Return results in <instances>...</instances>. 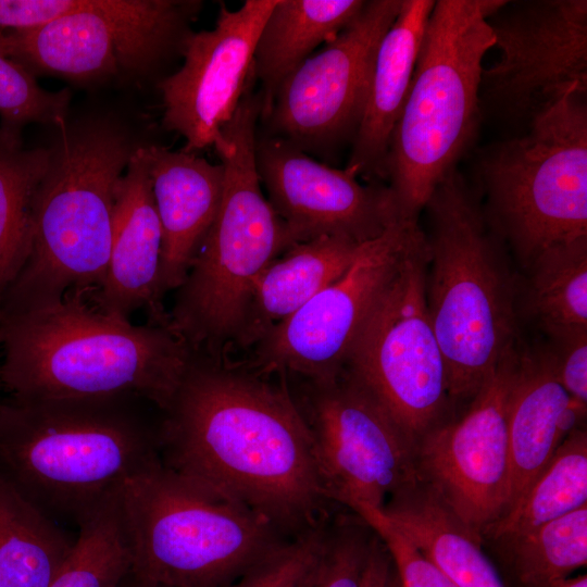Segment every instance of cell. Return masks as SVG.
Instances as JSON below:
<instances>
[{
	"label": "cell",
	"instance_id": "6da1fadb",
	"mask_svg": "<svg viewBox=\"0 0 587 587\" xmlns=\"http://www.w3.org/2000/svg\"><path fill=\"white\" fill-rule=\"evenodd\" d=\"M193 352L162 411L161 462L296 537L328 520L309 426L286 378Z\"/></svg>",
	"mask_w": 587,
	"mask_h": 587
},
{
	"label": "cell",
	"instance_id": "7a4b0ae2",
	"mask_svg": "<svg viewBox=\"0 0 587 587\" xmlns=\"http://www.w3.org/2000/svg\"><path fill=\"white\" fill-rule=\"evenodd\" d=\"M163 412L137 395L0 401V477L76 527L108 495L161 462Z\"/></svg>",
	"mask_w": 587,
	"mask_h": 587
},
{
	"label": "cell",
	"instance_id": "3957f363",
	"mask_svg": "<svg viewBox=\"0 0 587 587\" xmlns=\"http://www.w3.org/2000/svg\"><path fill=\"white\" fill-rule=\"evenodd\" d=\"M0 382L13 397L82 399L137 395L162 411L192 350L170 326L105 313L80 292L0 315Z\"/></svg>",
	"mask_w": 587,
	"mask_h": 587
},
{
	"label": "cell",
	"instance_id": "277c9868",
	"mask_svg": "<svg viewBox=\"0 0 587 587\" xmlns=\"http://www.w3.org/2000/svg\"><path fill=\"white\" fill-rule=\"evenodd\" d=\"M424 210L428 314L451 401L470 402L520 337V275L486 220L482 198L457 168L437 185Z\"/></svg>",
	"mask_w": 587,
	"mask_h": 587
},
{
	"label": "cell",
	"instance_id": "5b68a950",
	"mask_svg": "<svg viewBox=\"0 0 587 587\" xmlns=\"http://www.w3.org/2000/svg\"><path fill=\"white\" fill-rule=\"evenodd\" d=\"M55 126L35 195L30 251L0 315L45 307L68 292L89 298L105 279L115 189L138 146L109 122L74 126L63 118Z\"/></svg>",
	"mask_w": 587,
	"mask_h": 587
},
{
	"label": "cell",
	"instance_id": "8992f818",
	"mask_svg": "<svg viewBox=\"0 0 587 587\" xmlns=\"http://www.w3.org/2000/svg\"><path fill=\"white\" fill-rule=\"evenodd\" d=\"M260 116L259 101L245 96L213 145L224 170L220 207L168 312L190 349L213 358L235 352L259 276L295 245L262 190Z\"/></svg>",
	"mask_w": 587,
	"mask_h": 587
},
{
	"label": "cell",
	"instance_id": "52a82bcc",
	"mask_svg": "<svg viewBox=\"0 0 587 587\" xmlns=\"http://www.w3.org/2000/svg\"><path fill=\"white\" fill-rule=\"evenodd\" d=\"M504 2L435 1L386 162L404 220L419 221L476 135L483 61L494 47L488 17Z\"/></svg>",
	"mask_w": 587,
	"mask_h": 587
},
{
	"label": "cell",
	"instance_id": "ba28073f",
	"mask_svg": "<svg viewBox=\"0 0 587 587\" xmlns=\"http://www.w3.org/2000/svg\"><path fill=\"white\" fill-rule=\"evenodd\" d=\"M130 571L162 587H226L287 541L270 520L162 462L121 488Z\"/></svg>",
	"mask_w": 587,
	"mask_h": 587
},
{
	"label": "cell",
	"instance_id": "9c48e42d",
	"mask_svg": "<svg viewBox=\"0 0 587 587\" xmlns=\"http://www.w3.org/2000/svg\"><path fill=\"white\" fill-rule=\"evenodd\" d=\"M586 95H566L479 160L484 214L523 270L547 249L587 239Z\"/></svg>",
	"mask_w": 587,
	"mask_h": 587
},
{
	"label": "cell",
	"instance_id": "30bf717a",
	"mask_svg": "<svg viewBox=\"0 0 587 587\" xmlns=\"http://www.w3.org/2000/svg\"><path fill=\"white\" fill-rule=\"evenodd\" d=\"M425 233L411 248L363 322L345 371L387 412L416 451L448 421L446 362L426 302Z\"/></svg>",
	"mask_w": 587,
	"mask_h": 587
},
{
	"label": "cell",
	"instance_id": "8fae6325",
	"mask_svg": "<svg viewBox=\"0 0 587 587\" xmlns=\"http://www.w3.org/2000/svg\"><path fill=\"white\" fill-rule=\"evenodd\" d=\"M202 2L188 0H85L46 25L0 29V53L33 75L76 80L142 74L180 50Z\"/></svg>",
	"mask_w": 587,
	"mask_h": 587
},
{
	"label": "cell",
	"instance_id": "7c38bea8",
	"mask_svg": "<svg viewBox=\"0 0 587 587\" xmlns=\"http://www.w3.org/2000/svg\"><path fill=\"white\" fill-rule=\"evenodd\" d=\"M419 221L399 220L361 245L349 267L271 328L241 360L264 374L329 382L344 371L354 339L411 248Z\"/></svg>",
	"mask_w": 587,
	"mask_h": 587
},
{
	"label": "cell",
	"instance_id": "4fadbf2b",
	"mask_svg": "<svg viewBox=\"0 0 587 587\" xmlns=\"http://www.w3.org/2000/svg\"><path fill=\"white\" fill-rule=\"evenodd\" d=\"M301 382L292 395L311 432L330 503L382 510L416 482L415 449L348 372L329 382Z\"/></svg>",
	"mask_w": 587,
	"mask_h": 587
},
{
	"label": "cell",
	"instance_id": "5bb4252c",
	"mask_svg": "<svg viewBox=\"0 0 587 587\" xmlns=\"http://www.w3.org/2000/svg\"><path fill=\"white\" fill-rule=\"evenodd\" d=\"M488 24L499 58L483 70L479 105L528 127L566 95L587 92L586 0H505Z\"/></svg>",
	"mask_w": 587,
	"mask_h": 587
},
{
	"label": "cell",
	"instance_id": "9a60e30c",
	"mask_svg": "<svg viewBox=\"0 0 587 587\" xmlns=\"http://www.w3.org/2000/svg\"><path fill=\"white\" fill-rule=\"evenodd\" d=\"M401 0H371L336 37L280 85L264 120L268 136L304 152L350 141L361 123L378 45Z\"/></svg>",
	"mask_w": 587,
	"mask_h": 587
},
{
	"label": "cell",
	"instance_id": "2e32d148",
	"mask_svg": "<svg viewBox=\"0 0 587 587\" xmlns=\"http://www.w3.org/2000/svg\"><path fill=\"white\" fill-rule=\"evenodd\" d=\"M520 337L505 351L466 411L417 445V477L478 537L505 511L510 488L508 404Z\"/></svg>",
	"mask_w": 587,
	"mask_h": 587
},
{
	"label": "cell",
	"instance_id": "e0dca14e",
	"mask_svg": "<svg viewBox=\"0 0 587 587\" xmlns=\"http://www.w3.org/2000/svg\"><path fill=\"white\" fill-rule=\"evenodd\" d=\"M255 163L295 245L321 237L362 245L404 220L388 186L363 185L346 168L321 163L282 138L257 136Z\"/></svg>",
	"mask_w": 587,
	"mask_h": 587
},
{
	"label": "cell",
	"instance_id": "ac0fdd59",
	"mask_svg": "<svg viewBox=\"0 0 587 587\" xmlns=\"http://www.w3.org/2000/svg\"><path fill=\"white\" fill-rule=\"evenodd\" d=\"M278 0H246L237 10L220 4L212 29L190 32L183 65L159 84L163 125L185 138L186 152L213 147L234 115L252 71L262 26Z\"/></svg>",
	"mask_w": 587,
	"mask_h": 587
},
{
	"label": "cell",
	"instance_id": "d6986e66",
	"mask_svg": "<svg viewBox=\"0 0 587 587\" xmlns=\"http://www.w3.org/2000/svg\"><path fill=\"white\" fill-rule=\"evenodd\" d=\"M161 255L160 220L147 163L138 146L115 189L105 279L88 299L101 311L121 319L128 320L143 309L147 323L170 326L159 290Z\"/></svg>",
	"mask_w": 587,
	"mask_h": 587
},
{
	"label": "cell",
	"instance_id": "ffe728a7",
	"mask_svg": "<svg viewBox=\"0 0 587 587\" xmlns=\"http://www.w3.org/2000/svg\"><path fill=\"white\" fill-rule=\"evenodd\" d=\"M151 179L162 230L159 290L164 296L184 282L217 213L224 182L221 163L184 150L140 146Z\"/></svg>",
	"mask_w": 587,
	"mask_h": 587
},
{
	"label": "cell",
	"instance_id": "44dd1931",
	"mask_svg": "<svg viewBox=\"0 0 587 587\" xmlns=\"http://www.w3.org/2000/svg\"><path fill=\"white\" fill-rule=\"evenodd\" d=\"M434 0H401L375 57L361 123L346 170L375 182L386 178L392 132L403 110Z\"/></svg>",
	"mask_w": 587,
	"mask_h": 587
},
{
	"label": "cell",
	"instance_id": "7402d4cb",
	"mask_svg": "<svg viewBox=\"0 0 587 587\" xmlns=\"http://www.w3.org/2000/svg\"><path fill=\"white\" fill-rule=\"evenodd\" d=\"M360 247L342 238L321 237L296 243L276 258L254 285L234 353L246 354L271 328L337 279Z\"/></svg>",
	"mask_w": 587,
	"mask_h": 587
},
{
	"label": "cell",
	"instance_id": "603a6c76",
	"mask_svg": "<svg viewBox=\"0 0 587 587\" xmlns=\"http://www.w3.org/2000/svg\"><path fill=\"white\" fill-rule=\"evenodd\" d=\"M571 398L537 346L520 337L519 366L508 404L510 488L505 511L525 494L559 447L558 422Z\"/></svg>",
	"mask_w": 587,
	"mask_h": 587
},
{
	"label": "cell",
	"instance_id": "cb8c5ba5",
	"mask_svg": "<svg viewBox=\"0 0 587 587\" xmlns=\"http://www.w3.org/2000/svg\"><path fill=\"white\" fill-rule=\"evenodd\" d=\"M382 511L458 587H505L482 550V538L420 478Z\"/></svg>",
	"mask_w": 587,
	"mask_h": 587
},
{
	"label": "cell",
	"instance_id": "d4e9b609",
	"mask_svg": "<svg viewBox=\"0 0 587 587\" xmlns=\"http://www.w3.org/2000/svg\"><path fill=\"white\" fill-rule=\"evenodd\" d=\"M362 0H278L260 32L252 73L262 96L261 118L276 93L322 43L336 37L364 7Z\"/></svg>",
	"mask_w": 587,
	"mask_h": 587
},
{
	"label": "cell",
	"instance_id": "484cf974",
	"mask_svg": "<svg viewBox=\"0 0 587 587\" xmlns=\"http://www.w3.org/2000/svg\"><path fill=\"white\" fill-rule=\"evenodd\" d=\"M75 539L0 477V587H50Z\"/></svg>",
	"mask_w": 587,
	"mask_h": 587
},
{
	"label": "cell",
	"instance_id": "4316f807",
	"mask_svg": "<svg viewBox=\"0 0 587 587\" xmlns=\"http://www.w3.org/2000/svg\"><path fill=\"white\" fill-rule=\"evenodd\" d=\"M49 148H23L21 133L0 126V304L32 246L34 201Z\"/></svg>",
	"mask_w": 587,
	"mask_h": 587
},
{
	"label": "cell",
	"instance_id": "83f0119b",
	"mask_svg": "<svg viewBox=\"0 0 587 587\" xmlns=\"http://www.w3.org/2000/svg\"><path fill=\"white\" fill-rule=\"evenodd\" d=\"M587 505V433L572 432L525 494L483 534L505 541Z\"/></svg>",
	"mask_w": 587,
	"mask_h": 587
},
{
	"label": "cell",
	"instance_id": "f1b7e54d",
	"mask_svg": "<svg viewBox=\"0 0 587 587\" xmlns=\"http://www.w3.org/2000/svg\"><path fill=\"white\" fill-rule=\"evenodd\" d=\"M523 271L519 320L523 314L536 328L587 326V239L547 249Z\"/></svg>",
	"mask_w": 587,
	"mask_h": 587
},
{
	"label": "cell",
	"instance_id": "f546056e",
	"mask_svg": "<svg viewBox=\"0 0 587 587\" xmlns=\"http://www.w3.org/2000/svg\"><path fill=\"white\" fill-rule=\"evenodd\" d=\"M121 488L101 500L78 524L73 549L50 587H118L130 572Z\"/></svg>",
	"mask_w": 587,
	"mask_h": 587
},
{
	"label": "cell",
	"instance_id": "4dcf8cb0",
	"mask_svg": "<svg viewBox=\"0 0 587 587\" xmlns=\"http://www.w3.org/2000/svg\"><path fill=\"white\" fill-rule=\"evenodd\" d=\"M502 542L520 587H551L587 563V505Z\"/></svg>",
	"mask_w": 587,
	"mask_h": 587
},
{
	"label": "cell",
	"instance_id": "1f68e13d",
	"mask_svg": "<svg viewBox=\"0 0 587 587\" xmlns=\"http://www.w3.org/2000/svg\"><path fill=\"white\" fill-rule=\"evenodd\" d=\"M71 93L49 91L22 65L0 53L1 127L21 133L28 123L57 125L65 118Z\"/></svg>",
	"mask_w": 587,
	"mask_h": 587
},
{
	"label": "cell",
	"instance_id": "d6a6232c",
	"mask_svg": "<svg viewBox=\"0 0 587 587\" xmlns=\"http://www.w3.org/2000/svg\"><path fill=\"white\" fill-rule=\"evenodd\" d=\"M374 536L360 516H341L328 522L323 547L307 587H363Z\"/></svg>",
	"mask_w": 587,
	"mask_h": 587
},
{
	"label": "cell",
	"instance_id": "836d02e7",
	"mask_svg": "<svg viewBox=\"0 0 587 587\" xmlns=\"http://www.w3.org/2000/svg\"><path fill=\"white\" fill-rule=\"evenodd\" d=\"M328 522L287 540L226 587H307L320 557Z\"/></svg>",
	"mask_w": 587,
	"mask_h": 587
},
{
	"label": "cell",
	"instance_id": "e575fe53",
	"mask_svg": "<svg viewBox=\"0 0 587 587\" xmlns=\"http://www.w3.org/2000/svg\"><path fill=\"white\" fill-rule=\"evenodd\" d=\"M350 509L372 528L386 547L401 587H458L380 509L363 504Z\"/></svg>",
	"mask_w": 587,
	"mask_h": 587
},
{
	"label": "cell",
	"instance_id": "d590c367",
	"mask_svg": "<svg viewBox=\"0 0 587 587\" xmlns=\"http://www.w3.org/2000/svg\"><path fill=\"white\" fill-rule=\"evenodd\" d=\"M535 345L550 364L567 394L587 403V326L564 325L537 328Z\"/></svg>",
	"mask_w": 587,
	"mask_h": 587
},
{
	"label": "cell",
	"instance_id": "8d00e7d4",
	"mask_svg": "<svg viewBox=\"0 0 587 587\" xmlns=\"http://www.w3.org/2000/svg\"><path fill=\"white\" fill-rule=\"evenodd\" d=\"M85 0H0V29L46 25L78 10Z\"/></svg>",
	"mask_w": 587,
	"mask_h": 587
},
{
	"label": "cell",
	"instance_id": "74e56055",
	"mask_svg": "<svg viewBox=\"0 0 587 587\" xmlns=\"http://www.w3.org/2000/svg\"><path fill=\"white\" fill-rule=\"evenodd\" d=\"M391 564L386 547L375 534L364 572L363 587H387L392 571Z\"/></svg>",
	"mask_w": 587,
	"mask_h": 587
},
{
	"label": "cell",
	"instance_id": "f35d334b",
	"mask_svg": "<svg viewBox=\"0 0 587 587\" xmlns=\"http://www.w3.org/2000/svg\"><path fill=\"white\" fill-rule=\"evenodd\" d=\"M551 587H587V575L566 577L553 583Z\"/></svg>",
	"mask_w": 587,
	"mask_h": 587
},
{
	"label": "cell",
	"instance_id": "ab89813d",
	"mask_svg": "<svg viewBox=\"0 0 587 587\" xmlns=\"http://www.w3.org/2000/svg\"><path fill=\"white\" fill-rule=\"evenodd\" d=\"M118 587H162L147 583L132 573V571L122 580Z\"/></svg>",
	"mask_w": 587,
	"mask_h": 587
},
{
	"label": "cell",
	"instance_id": "60d3db41",
	"mask_svg": "<svg viewBox=\"0 0 587 587\" xmlns=\"http://www.w3.org/2000/svg\"><path fill=\"white\" fill-rule=\"evenodd\" d=\"M387 587H401L394 567Z\"/></svg>",
	"mask_w": 587,
	"mask_h": 587
}]
</instances>
